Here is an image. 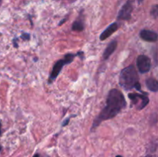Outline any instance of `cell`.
Instances as JSON below:
<instances>
[{
    "instance_id": "obj_16",
    "label": "cell",
    "mask_w": 158,
    "mask_h": 157,
    "mask_svg": "<svg viewBox=\"0 0 158 157\" xmlns=\"http://www.w3.org/2000/svg\"><path fill=\"white\" fill-rule=\"evenodd\" d=\"M66 20H67V18H63V19L62 20V21H60V23H59V26H62V25H63V23H64L66 21Z\"/></svg>"
},
{
    "instance_id": "obj_21",
    "label": "cell",
    "mask_w": 158,
    "mask_h": 157,
    "mask_svg": "<svg viewBox=\"0 0 158 157\" xmlns=\"http://www.w3.org/2000/svg\"><path fill=\"white\" fill-rule=\"evenodd\" d=\"M116 157H123V156H122V155H117V156H116Z\"/></svg>"
},
{
    "instance_id": "obj_12",
    "label": "cell",
    "mask_w": 158,
    "mask_h": 157,
    "mask_svg": "<svg viewBox=\"0 0 158 157\" xmlns=\"http://www.w3.org/2000/svg\"><path fill=\"white\" fill-rule=\"evenodd\" d=\"M151 15L154 17V18H157V15H158V6L157 5H154V6L152 7L151 10Z\"/></svg>"
},
{
    "instance_id": "obj_7",
    "label": "cell",
    "mask_w": 158,
    "mask_h": 157,
    "mask_svg": "<svg viewBox=\"0 0 158 157\" xmlns=\"http://www.w3.org/2000/svg\"><path fill=\"white\" fill-rule=\"evenodd\" d=\"M140 37L141 39L149 42H155L158 39L157 32L149 29H142L140 32Z\"/></svg>"
},
{
    "instance_id": "obj_10",
    "label": "cell",
    "mask_w": 158,
    "mask_h": 157,
    "mask_svg": "<svg viewBox=\"0 0 158 157\" xmlns=\"http://www.w3.org/2000/svg\"><path fill=\"white\" fill-rule=\"evenodd\" d=\"M145 83H146V86L148 87V89L150 91H151V92H156L158 91V83L156 78H153V77L148 78L145 81Z\"/></svg>"
},
{
    "instance_id": "obj_20",
    "label": "cell",
    "mask_w": 158,
    "mask_h": 157,
    "mask_svg": "<svg viewBox=\"0 0 158 157\" xmlns=\"http://www.w3.org/2000/svg\"><path fill=\"white\" fill-rule=\"evenodd\" d=\"M2 146H1V145H0V152H1V151H2Z\"/></svg>"
},
{
    "instance_id": "obj_14",
    "label": "cell",
    "mask_w": 158,
    "mask_h": 157,
    "mask_svg": "<svg viewBox=\"0 0 158 157\" xmlns=\"http://www.w3.org/2000/svg\"><path fill=\"white\" fill-rule=\"evenodd\" d=\"M70 119H71V116L70 117H68V118H66V119L64 120V121L63 122V123H62V126H67L68 124H69V120H70Z\"/></svg>"
},
{
    "instance_id": "obj_22",
    "label": "cell",
    "mask_w": 158,
    "mask_h": 157,
    "mask_svg": "<svg viewBox=\"0 0 158 157\" xmlns=\"http://www.w3.org/2000/svg\"><path fill=\"white\" fill-rule=\"evenodd\" d=\"M2 0H0V5L2 4Z\"/></svg>"
},
{
    "instance_id": "obj_8",
    "label": "cell",
    "mask_w": 158,
    "mask_h": 157,
    "mask_svg": "<svg viewBox=\"0 0 158 157\" xmlns=\"http://www.w3.org/2000/svg\"><path fill=\"white\" fill-rule=\"evenodd\" d=\"M119 26L117 24V22H113L112 24L110 25L100 35V41H104L106 38H109L110 35H112L115 32H117V29H118Z\"/></svg>"
},
{
    "instance_id": "obj_13",
    "label": "cell",
    "mask_w": 158,
    "mask_h": 157,
    "mask_svg": "<svg viewBox=\"0 0 158 157\" xmlns=\"http://www.w3.org/2000/svg\"><path fill=\"white\" fill-rule=\"evenodd\" d=\"M21 38L23 41H29L30 40V34L27 32H23L21 35Z\"/></svg>"
},
{
    "instance_id": "obj_5",
    "label": "cell",
    "mask_w": 158,
    "mask_h": 157,
    "mask_svg": "<svg viewBox=\"0 0 158 157\" xmlns=\"http://www.w3.org/2000/svg\"><path fill=\"white\" fill-rule=\"evenodd\" d=\"M133 10H134V6H133L132 0H128L120 9L117 15V19L122 20V21H128L131 19Z\"/></svg>"
},
{
    "instance_id": "obj_17",
    "label": "cell",
    "mask_w": 158,
    "mask_h": 157,
    "mask_svg": "<svg viewBox=\"0 0 158 157\" xmlns=\"http://www.w3.org/2000/svg\"><path fill=\"white\" fill-rule=\"evenodd\" d=\"M32 157H41V156H40V154L36 153V154H35V155H34L33 156H32Z\"/></svg>"
},
{
    "instance_id": "obj_19",
    "label": "cell",
    "mask_w": 158,
    "mask_h": 157,
    "mask_svg": "<svg viewBox=\"0 0 158 157\" xmlns=\"http://www.w3.org/2000/svg\"><path fill=\"white\" fill-rule=\"evenodd\" d=\"M144 157H154V155H146V156Z\"/></svg>"
},
{
    "instance_id": "obj_1",
    "label": "cell",
    "mask_w": 158,
    "mask_h": 157,
    "mask_svg": "<svg viewBox=\"0 0 158 157\" xmlns=\"http://www.w3.org/2000/svg\"><path fill=\"white\" fill-rule=\"evenodd\" d=\"M127 106V101L123 94L117 89H112L108 92L105 107L94 120L90 131L97 129L102 122L111 119L118 115Z\"/></svg>"
},
{
    "instance_id": "obj_4",
    "label": "cell",
    "mask_w": 158,
    "mask_h": 157,
    "mask_svg": "<svg viewBox=\"0 0 158 157\" xmlns=\"http://www.w3.org/2000/svg\"><path fill=\"white\" fill-rule=\"evenodd\" d=\"M128 97L131 101V107L134 106L137 110H142L144 109L150 101L148 98V94L147 92H144V93L132 92V93L128 94Z\"/></svg>"
},
{
    "instance_id": "obj_18",
    "label": "cell",
    "mask_w": 158,
    "mask_h": 157,
    "mask_svg": "<svg viewBox=\"0 0 158 157\" xmlns=\"http://www.w3.org/2000/svg\"><path fill=\"white\" fill-rule=\"evenodd\" d=\"M2 134V124H1V122H0V135Z\"/></svg>"
},
{
    "instance_id": "obj_9",
    "label": "cell",
    "mask_w": 158,
    "mask_h": 157,
    "mask_svg": "<svg viewBox=\"0 0 158 157\" xmlns=\"http://www.w3.org/2000/svg\"><path fill=\"white\" fill-rule=\"evenodd\" d=\"M117 47V40H113L111 41L109 44L107 45L106 48L105 49L104 52L103 54V58L104 60L108 59L112 55V54L114 53V51L116 50Z\"/></svg>"
},
{
    "instance_id": "obj_6",
    "label": "cell",
    "mask_w": 158,
    "mask_h": 157,
    "mask_svg": "<svg viewBox=\"0 0 158 157\" xmlns=\"http://www.w3.org/2000/svg\"><path fill=\"white\" fill-rule=\"evenodd\" d=\"M137 66L140 73H147L151 69V59L146 55H138L137 58Z\"/></svg>"
},
{
    "instance_id": "obj_11",
    "label": "cell",
    "mask_w": 158,
    "mask_h": 157,
    "mask_svg": "<svg viewBox=\"0 0 158 157\" xmlns=\"http://www.w3.org/2000/svg\"><path fill=\"white\" fill-rule=\"evenodd\" d=\"M84 22H83V18H81V17H79L77 18V20L74 21V22L73 23L72 26V30L76 31V32H82V31L84 30Z\"/></svg>"
},
{
    "instance_id": "obj_2",
    "label": "cell",
    "mask_w": 158,
    "mask_h": 157,
    "mask_svg": "<svg viewBox=\"0 0 158 157\" xmlns=\"http://www.w3.org/2000/svg\"><path fill=\"white\" fill-rule=\"evenodd\" d=\"M119 84L124 90H131L135 89L140 93H144L142 90L141 86L139 82V75L133 65L122 69L119 77Z\"/></svg>"
},
{
    "instance_id": "obj_15",
    "label": "cell",
    "mask_w": 158,
    "mask_h": 157,
    "mask_svg": "<svg viewBox=\"0 0 158 157\" xmlns=\"http://www.w3.org/2000/svg\"><path fill=\"white\" fill-rule=\"evenodd\" d=\"M18 38L17 37H15V38H13V40H12V42H13V46L15 48H18L19 47V45H18Z\"/></svg>"
},
{
    "instance_id": "obj_3",
    "label": "cell",
    "mask_w": 158,
    "mask_h": 157,
    "mask_svg": "<svg viewBox=\"0 0 158 157\" xmlns=\"http://www.w3.org/2000/svg\"><path fill=\"white\" fill-rule=\"evenodd\" d=\"M77 56L80 57L81 59L84 58V52H82V51H79L77 53H67L64 55L62 59H59L54 64V66H52V69L51 71V73L49 75V81L48 83L49 84H51L52 83H53L56 80V78L58 77V75H60V72L63 69V66H66V65L70 64L73 61L74 58Z\"/></svg>"
}]
</instances>
